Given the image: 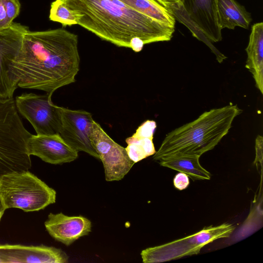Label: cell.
<instances>
[{
    "label": "cell",
    "instance_id": "1",
    "mask_svg": "<svg viewBox=\"0 0 263 263\" xmlns=\"http://www.w3.org/2000/svg\"><path fill=\"white\" fill-rule=\"evenodd\" d=\"M80 63L77 34L63 28L29 29L10 70L18 87L52 94L76 81Z\"/></svg>",
    "mask_w": 263,
    "mask_h": 263
},
{
    "label": "cell",
    "instance_id": "2",
    "mask_svg": "<svg viewBox=\"0 0 263 263\" xmlns=\"http://www.w3.org/2000/svg\"><path fill=\"white\" fill-rule=\"evenodd\" d=\"M77 24L103 40L141 51L145 44L170 41L175 27L139 13L118 0H63Z\"/></svg>",
    "mask_w": 263,
    "mask_h": 263
},
{
    "label": "cell",
    "instance_id": "3",
    "mask_svg": "<svg viewBox=\"0 0 263 263\" xmlns=\"http://www.w3.org/2000/svg\"><path fill=\"white\" fill-rule=\"evenodd\" d=\"M240 112L237 105L232 104L204 112L193 121L168 133L153 159L159 161L174 155L200 157L218 144Z\"/></svg>",
    "mask_w": 263,
    "mask_h": 263
},
{
    "label": "cell",
    "instance_id": "4",
    "mask_svg": "<svg viewBox=\"0 0 263 263\" xmlns=\"http://www.w3.org/2000/svg\"><path fill=\"white\" fill-rule=\"evenodd\" d=\"M56 191L29 171L7 173L0 177V197L6 208L37 211L54 203Z\"/></svg>",
    "mask_w": 263,
    "mask_h": 263
},
{
    "label": "cell",
    "instance_id": "5",
    "mask_svg": "<svg viewBox=\"0 0 263 263\" xmlns=\"http://www.w3.org/2000/svg\"><path fill=\"white\" fill-rule=\"evenodd\" d=\"M235 228L234 225L229 223L204 227L191 235L142 250L141 252L142 261L161 262L198 254L206 245L218 239L229 237Z\"/></svg>",
    "mask_w": 263,
    "mask_h": 263
},
{
    "label": "cell",
    "instance_id": "6",
    "mask_svg": "<svg viewBox=\"0 0 263 263\" xmlns=\"http://www.w3.org/2000/svg\"><path fill=\"white\" fill-rule=\"evenodd\" d=\"M52 93H23L15 101L16 109L33 127L36 135L59 134L61 107L51 101Z\"/></svg>",
    "mask_w": 263,
    "mask_h": 263
},
{
    "label": "cell",
    "instance_id": "7",
    "mask_svg": "<svg viewBox=\"0 0 263 263\" xmlns=\"http://www.w3.org/2000/svg\"><path fill=\"white\" fill-rule=\"evenodd\" d=\"M90 139L103 163L106 181L122 179L135 164L129 158L125 148L112 140L95 120Z\"/></svg>",
    "mask_w": 263,
    "mask_h": 263
},
{
    "label": "cell",
    "instance_id": "8",
    "mask_svg": "<svg viewBox=\"0 0 263 263\" xmlns=\"http://www.w3.org/2000/svg\"><path fill=\"white\" fill-rule=\"evenodd\" d=\"M61 122L59 135L71 148L84 152L99 159L90 139L93 119L83 110H72L61 107Z\"/></svg>",
    "mask_w": 263,
    "mask_h": 263
},
{
    "label": "cell",
    "instance_id": "9",
    "mask_svg": "<svg viewBox=\"0 0 263 263\" xmlns=\"http://www.w3.org/2000/svg\"><path fill=\"white\" fill-rule=\"evenodd\" d=\"M28 30V27L13 22L0 31V99L13 98L18 87L12 77L10 66L20 51L23 35Z\"/></svg>",
    "mask_w": 263,
    "mask_h": 263
},
{
    "label": "cell",
    "instance_id": "10",
    "mask_svg": "<svg viewBox=\"0 0 263 263\" xmlns=\"http://www.w3.org/2000/svg\"><path fill=\"white\" fill-rule=\"evenodd\" d=\"M190 24L209 42L222 40L217 20L216 0H182L180 8Z\"/></svg>",
    "mask_w": 263,
    "mask_h": 263
},
{
    "label": "cell",
    "instance_id": "11",
    "mask_svg": "<svg viewBox=\"0 0 263 263\" xmlns=\"http://www.w3.org/2000/svg\"><path fill=\"white\" fill-rule=\"evenodd\" d=\"M29 156L39 157L52 164H61L73 161L78 157V152L69 146L59 134L31 135L26 142Z\"/></svg>",
    "mask_w": 263,
    "mask_h": 263
},
{
    "label": "cell",
    "instance_id": "12",
    "mask_svg": "<svg viewBox=\"0 0 263 263\" xmlns=\"http://www.w3.org/2000/svg\"><path fill=\"white\" fill-rule=\"evenodd\" d=\"M68 258L64 251L53 247L0 245V263H66Z\"/></svg>",
    "mask_w": 263,
    "mask_h": 263
},
{
    "label": "cell",
    "instance_id": "13",
    "mask_svg": "<svg viewBox=\"0 0 263 263\" xmlns=\"http://www.w3.org/2000/svg\"><path fill=\"white\" fill-rule=\"evenodd\" d=\"M45 228L55 240L68 246L91 231V222L81 215L69 216L62 213H50L45 222Z\"/></svg>",
    "mask_w": 263,
    "mask_h": 263
},
{
    "label": "cell",
    "instance_id": "14",
    "mask_svg": "<svg viewBox=\"0 0 263 263\" xmlns=\"http://www.w3.org/2000/svg\"><path fill=\"white\" fill-rule=\"evenodd\" d=\"M156 126L155 121L146 120L132 136L126 139L127 145L126 151L130 159L135 163L156 153L153 140Z\"/></svg>",
    "mask_w": 263,
    "mask_h": 263
},
{
    "label": "cell",
    "instance_id": "15",
    "mask_svg": "<svg viewBox=\"0 0 263 263\" xmlns=\"http://www.w3.org/2000/svg\"><path fill=\"white\" fill-rule=\"evenodd\" d=\"M246 67L251 72L256 87L263 93V23L254 24L252 27Z\"/></svg>",
    "mask_w": 263,
    "mask_h": 263
},
{
    "label": "cell",
    "instance_id": "16",
    "mask_svg": "<svg viewBox=\"0 0 263 263\" xmlns=\"http://www.w3.org/2000/svg\"><path fill=\"white\" fill-rule=\"evenodd\" d=\"M218 25L224 28L236 27L248 29L252 21L251 14L235 0H216Z\"/></svg>",
    "mask_w": 263,
    "mask_h": 263
},
{
    "label": "cell",
    "instance_id": "17",
    "mask_svg": "<svg viewBox=\"0 0 263 263\" xmlns=\"http://www.w3.org/2000/svg\"><path fill=\"white\" fill-rule=\"evenodd\" d=\"M199 156L174 155L160 159V165L186 174L192 179L210 180L211 173L199 163Z\"/></svg>",
    "mask_w": 263,
    "mask_h": 263
},
{
    "label": "cell",
    "instance_id": "18",
    "mask_svg": "<svg viewBox=\"0 0 263 263\" xmlns=\"http://www.w3.org/2000/svg\"><path fill=\"white\" fill-rule=\"evenodd\" d=\"M130 9L166 25L175 27L176 19L156 0H118Z\"/></svg>",
    "mask_w": 263,
    "mask_h": 263
},
{
    "label": "cell",
    "instance_id": "19",
    "mask_svg": "<svg viewBox=\"0 0 263 263\" xmlns=\"http://www.w3.org/2000/svg\"><path fill=\"white\" fill-rule=\"evenodd\" d=\"M49 18L50 21L60 23L63 26L78 25L76 14L66 5L63 0H55L52 2Z\"/></svg>",
    "mask_w": 263,
    "mask_h": 263
},
{
    "label": "cell",
    "instance_id": "20",
    "mask_svg": "<svg viewBox=\"0 0 263 263\" xmlns=\"http://www.w3.org/2000/svg\"><path fill=\"white\" fill-rule=\"evenodd\" d=\"M11 23L18 16L21 9L19 0H1Z\"/></svg>",
    "mask_w": 263,
    "mask_h": 263
},
{
    "label": "cell",
    "instance_id": "21",
    "mask_svg": "<svg viewBox=\"0 0 263 263\" xmlns=\"http://www.w3.org/2000/svg\"><path fill=\"white\" fill-rule=\"evenodd\" d=\"M174 185L179 190L186 189L190 184L189 176L185 173L180 172L174 178Z\"/></svg>",
    "mask_w": 263,
    "mask_h": 263
},
{
    "label": "cell",
    "instance_id": "22",
    "mask_svg": "<svg viewBox=\"0 0 263 263\" xmlns=\"http://www.w3.org/2000/svg\"><path fill=\"white\" fill-rule=\"evenodd\" d=\"M12 23L10 22L5 7L0 0V31L8 28Z\"/></svg>",
    "mask_w": 263,
    "mask_h": 263
},
{
    "label": "cell",
    "instance_id": "23",
    "mask_svg": "<svg viewBox=\"0 0 263 263\" xmlns=\"http://www.w3.org/2000/svg\"><path fill=\"white\" fill-rule=\"evenodd\" d=\"M168 10L178 9L182 5V0H156Z\"/></svg>",
    "mask_w": 263,
    "mask_h": 263
},
{
    "label": "cell",
    "instance_id": "24",
    "mask_svg": "<svg viewBox=\"0 0 263 263\" xmlns=\"http://www.w3.org/2000/svg\"><path fill=\"white\" fill-rule=\"evenodd\" d=\"M7 209L6 208L2 198L0 197V220L1 219V218L2 216L3 215L5 210Z\"/></svg>",
    "mask_w": 263,
    "mask_h": 263
}]
</instances>
